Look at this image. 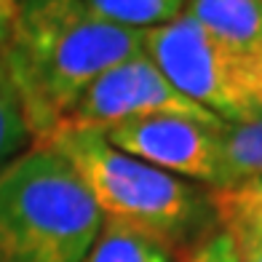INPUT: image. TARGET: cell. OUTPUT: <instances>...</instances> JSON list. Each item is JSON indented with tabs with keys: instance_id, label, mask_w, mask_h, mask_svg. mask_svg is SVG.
Masks as SVG:
<instances>
[{
	"instance_id": "6da1fadb",
	"label": "cell",
	"mask_w": 262,
	"mask_h": 262,
	"mask_svg": "<svg viewBox=\"0 0 262 262\" xmlns=\"http://www.w3.org/2000/svg\"><path fill=\"white\" fill-rule=\"evenodd\" d=\"M142 51L145 32L99 16L86 0H19L0 62L40 145L94 80Z\"/></svg>"
},
{
	"instance_id": "7a4b0ae2",
	"label": "cell",
	"mask_w": 262,
	"mask_h": 262,
	"mask_svg": "<svg viewBox=\"0 0 262 262\" xmlns=\"http://www.w3.org/2000/svg\"><path fill=\"white\" fill-rule=\"evenodd\" d=\"M40 145L54 147L73 166L104 220L139 228L174 249L211 233L209 193L126 156L99 131H56Z\"/></svg>"
},
{
	"instance_id": "3957f363",
	"label": "cell",
	"mask_w": 262,
	"mask_h": 262,
	"mask_svg": "<svg viewBox=\"0 0 262 262\" xmlns=\"http://www.w3.org/2000/svg\"><path fill=\"white\" fill-rule=\"evenodd\" d=\"M102 220L75 169L49 145L0 171V262H83Z\"/></svg>"
},
{
	"instance_id": "277c9868",
	"label": "cell",
	"mask_w": 262,
	"mask_h": 262,
	"mask_svg": "<svg viewBox=\"0 0 262 262\" xmlns=\"http://www.w3.org/2000/svg\"><path fill=\"white\" fill-rule=\"evenodd\" d=\"M145 54L187 99L220 121L244 123L262 115V75L190 14L147 30Z\"/></svg>"
},
{
	"instance_id": "5b68a950",
	"label": "cell",
	"mask_w": 262,
	"mask_h": 262,
	"mask_svg": "<svg viewBox=\"0 0 262 262\" xmlns=\"http://www.w3.org/2000/svg\"><path fill=\"white\" fill-rule=\"evenodd\" d=\"M147 115H180L201 121L211 128H225V121H220L214 113L204 110L193 99H187L142 51L110 67L104 75L94 80L80 94V99L56 131H99L104 134L107 128L118 123Z\"/></svg>"
},
{
	"instance_id": "8992f818",
	"label": "cell",
	"mask_w": 262,
	"mask_h": 262,
	"mask_svg": "<svg viewBox=\"0 0 262 262\" xmlns=\"http://www.w3.org/2000/svg\"><path fill=\"white\" fill-rule=\"evenodd\" d=\"M220 131L222 128H211L193 118L147 115L107 128L104 139L126 156L214 190L220 169Z\"/></svg>"
},
{
	"instance_id": "52a82bcc",
	"label": "cell",
	"mask_w": 262,
	"mask_h": 262,
	"mask_svg": "<svg viewBox=\"0 0 262 262\" xmlns=\"http://www.w3.org/2000/svg\"><path fill=\"white\" fill-rule=\"evenodd\" d=\"M185 14L262 75V0H190Z\"/></svg>"
},
{
	"instance_id": "ba28073f",
	"label": "cell",
	"mask_w": 262,
	"mask_h": 262,
	"mask_svg": "<svg viewBox=\"0 0 262 262\" xmlns=\"http://www.w3.org/2000/svg\"><path fill=\"white\" fill-rule=\"evenodd\" d=\"M83 262H177V249L139 228L102 220Z\"/></svg>"
},
{
	"instance_id": "9c48e42d",
	"label": "cell",
	"mask_w": 262,
	"mask_h": 262,
	"mask_svg": "<svg viewBox=\"0 0 262 262\" xmlns=\"http://www.w3.org/2000/svg\"><path fill=\"white\" fill-rule=\"evenodd\" d=\"M262 174V115L244 123H225L220 131L217 187H235Z\"/></svg>"
},
{
	"instance_id": "30bf717a",
	"label": "cell",
	"mask_w": 262,
	"mask_h": 262,
	"mask_svg": "<svg viewBox=\"0 0 262 262\" xmlns=\"http://www.w3.org/2000/svg\"><path fill=\"white\" fill-rule=\"evenodd\" d=\"M99 16L131 30H156L185 14L190 0H86Z\"/></svg>"
},
{
	"instance_id": "8fae6325",
	"label": "cell",
	"mask_w": 262,
	"mask_h": 262,
	"mask_svg": "<svg viewBox=\"0 0 262 262\" xmlns=\"http://www.w3.org/2000/svg\"><path fill=\"white\" fill-rule=\"evenodd\" d=\"M30 139L32 134L16 99V91L11 86L6 70L0 67V171L14 158H19V152L27 147Z\"/></svg>"
},
{
	"instance_id": "7c38bea8",
	"label": "cell",
	"mask_w": 262,
	"mask_h": 262,
	"mask_svg": "<svg viewBox=\"0 0 262 262\" xmlns=\"http://www.w3.org/2000/svg\"><path fill=\"white\" fill-rule=\"evenodd\" d=\"M182 262H241V254L225 230H211L198 244L190 246Z\"/></svg>"
},
{
	"instance_id": "4fadbf2b",
	"label": "cell",
	"mask_w": 262,
	"mask_h": 262,
	"mask_svg": "<svg viewBox=\"0 0 262 262\" xmlns=\"http://www.w3.org/2000/svg\"><path fill=\"white\" fill-rule=\"evenodd\" d=\"M16 16H19V0H0V49L14 32Z\"/></svg>"
},
{
	"instance_id": "5bb4252c",
	"label": "cell",
	"mask_w": 262,
	"mask_h": 262,
	"mask_svg": "<svg viewBox=\"0 0 262 262\" xmlns=\"http://www.w3.org/2000/svg\"><path fill=\"white\" fill-rule=\"evenodd\" d=\"M241 262H262V246L254 249V252H249V254H244Z\"/></svg>"
},
{
	"instance_id": "9a60e30c",
	"label": "cell",
	"mask_w": 262,
	"mask_h": 262,
	"mask_svg": "<svg viewBox=\"0 0 262 262\" xmlns=\"http://www.w3.org/2000/svg\"><path fill=\"white\" fill-rule=\"evenodd\" d=\"M0 67H3V62H0Z\"/></svg>"
}]
</instances>
